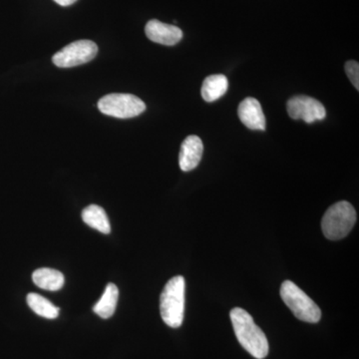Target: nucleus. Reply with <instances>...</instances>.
<instances>
[{"label": "nucleus", "instance_id": "obj_1", "mask_svg": "<svg viewBox=\"0 0 359 359\" xmlns=\"http://www.w3.org/2000/svg\"><path fill=\"white\" fill-rule=\"evenodd\" d=\"M230 318L233 332L245 351L257 359H264L269 354L268 339L247 311L241 308L233 309Z\"/></svg>", "mask_w": 359, "mask_h": 359}, {"label": "nucleus", "instance_id": "obj_2", "mask_svg": "<svg viewBox=\"0 0 359 359\" xmlns=\"http://www.w3.org/2000/svg\"><path fill=\"white\" fill-rule=\"evenodd\" d=\"M185 278L174 276L165 285L160 297L162 320L170 327H181L185 313Z\"/></svg>", "mask_w": 359, "mask_h": 359}, {"label": "nucleus", "instance_id": "obj_3", "mask_svg": "<svg viewBox=\"0 0 359 359\" xmlns=\"http://www.w3.org/2000/svg\"><path fill=\"white\" fill-rule=\"evenodd\" d=\"M356 222L353 205L340 201L330 205L321 219V230L328 240L337 241L346 238L353 230Z\"/></svg>", "mask_w": 359, "mask_h": 359}, {"label": "nucleus", "instance_id": "obj_4", "mask_svg": "<svg viewBox=\"0 0 359 359\" xmlns=\"http://www.w3.org/2000/svg\"><path fill=\"white\" fill-rule=\"evenodd\" d=\"M280 297L295 318L309 323H318L321 318V311L304 290L294 283L285 280L280 287Z\"/></svg>", "mask_w": 359, "mask_h": 359}, {"label": "nucleus", "instance_id": "obj_5", "mask_svg": "<svg viewBox=\"0 0 359 359\" xmlns=\"http://www.w3.org/2000/svg\"><path fill=\"white\" fill-rule=\"evenodd\" d=\"M98 108L103 114L119 119L137 117L146 110V105L132 94L113 93L99 100Z\"/></svg>", "mask_w": 359, "mask_h": 359}, {"label": "nucleus", "instance_id": "obj_6", "mask_svg": "<svg viewBox=\"0 0 359 359\" xmlns=\"http://www.w3.org/2000/svg\"><path fill=\"white\" fill-rule=\"evenodd\" d=\"M98 53V46L91 40H78L66 45L52 58L54 65L60 68L75 67L93 60Z\"/></svg>", "mask_w": 359, "mask_h": 359}, {"label": "nucleus", "instance_id": "obj_7", "mask_svg": "<svg viewBox=\"0 0 359 359\" xmlns=\"http://www.w3.org/2000/svg\"><path fill=\"white\" fill-rule=\"evenodd\" d=\"M287 113L294 120H304L306 123H313L323 120L327 115L325 106L309 96H294L287 104Z\"/></svg>", "mask_w": 359, "mask_h": 359}, {"label": "nucleus", "instance_id": "obj_8", "mask_svg": "<svg viewBox=\"0 0 359 359\" xmlns=\"http://www.w3.org/2000/svg\"><path fill=\"white\" fill-rule=\"evenodd\" d=\"M145 33L151 41L167 46H173L183 39V32L179 27L157 20L149 21L146 25Z\"/></svg>", "mask_w": 359, "mask_h": 359}, {"label": "nucleus", "instance_id": "obj_9", "mask_svg": "<svg viewBox=\"0 0 359 359\" xmlns=\"http://www.w3.org/2000/svg\"><path fill=\"white\" fill-rule=\"evenodd\" d=\"M204 152V145L200 137L191 135L187 137L180 149L179 165L182 171H192L198 167Z\"/></svg>", "mask_w": 359, "mask_h": 359}, {"label": "nucleus", "instance_id": "obj_10", "mask_svg": "<svg viewBox=\"0 0 359 359\" xmlns=\"http://www.w3.org/2000/svg\"><path fill=\"white\" fill-rule=\"evenodd\" d=\"M238 117L243 124L252 130H266V117L261 103L257 99L248 97L241 102L238 109Z\"/></svg>", "mask_w": 359, "mask_h": 359}, {"label": "nucleus", "instance_id": "obj_11", "mask_svg": "<svg viewBox=\"0 0 359 359\" xmlns=\"http://www.w3.org/2000/svg\"><path fill=\"white\" fill-rule=\"evenodd\" d=\"M32 280L37 287L42 290L56 292L65 285V276L56 269L42 268L36 269L32 273Z\"/></svg>", "mask_w": 359, "mask_h": 359}, {"label": "nucleus", "instance_id": "obj_12", "mask_svg": "<svg viewBox=\"0 0 359 359\" xmlns=\"http://www.w3.org/2000/svg\"><path fill=\"white\" fill-rule=\"evenodd\" d=\"M228 78L222 74L208 76L203 82L202 97L207 102H214L218 100L228 91Z\"/></svg>", "mask_w": 359, "mask_h": 359}, {"label": "nucleus", "instance_id": "obj_13", "mask_svg": "<svg viewBox=\"0 0 359 359\" xmlns=\"http://www.w3.org/2000/svg\"><path fill=\"white\" fill-rule=\"evenodd\" d=\"M82 219L92 229L102 233H110L111 226L107 214L100 205H90L82 212Z\"/></svg>", "mask_w": 359, "mask_h": 359}, {"label": "nucleus", "instance_id": "obj_14", "mask_svg": "<svg viewBox=\"0 0 359 359\" xmlns=\"http://www.w3.org/2000/svg\"><path fill=\"white\" fill-rule=\"evenodd\" d=\"M118 297H119L118 287H116L114 283H108L100 301L94 306V313L104 318V320L111 318L115 313Z\"/></svg>", "mask_w": 359, "mask_h": 359}, {"label": "nucleus", "instance_id": "obj_15", "mask_svg": "<svg viewBox=\"0 0 359 359\" xmlns=\"http://www.w3.org/2000/svg\"><path fill=\"white\" fill-rule=\"evenodd\" d=\"M27 304L29 308L34 311L35 313L42 316V318H48V320H54L58 318L59 309L53 306L52 302L45 299L42 295L37 294H29L27 295Z\"/></svg>", "mask_w": 359, "mask_h": 359}, {"label": "nucleus", "instance_id": "obj_16", "mask_svg": "<svg viewBox=\"0 0 359 359\" xmlns=\"http://www.w3.org/2000/svg\"><path fill=\"white\" fill-rule=\"evenodd\" d=\"M346 73L351 83L359 90V65L356 61H348L346 63Z\"/></svg>", "mask_w": 359, "mask_h": 359}, {"label": "nucleus", "instance_id": "obj_17", "mask_svg": "<svg viewBox=\"0 0 359 359\" xmlns=\"http://www.w3.org/2000/svg\"><path fill=\"white\" fill-rule=\"evenodd\" d=\"M54 1L61 6H69L71 4H75L77 0H54Z\"/></svg>", "mask_w": 359, "mask_h": 359}]
</instances>
